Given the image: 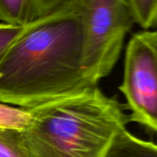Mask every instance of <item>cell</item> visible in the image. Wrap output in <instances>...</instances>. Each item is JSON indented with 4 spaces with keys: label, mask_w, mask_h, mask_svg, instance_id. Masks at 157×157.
Returning <instances> with one entry per match:
<instances>
[{
    "label": "cell",
    "mask_w": 157,
    "mask_h": 157,
    "mask_svg": "<svg viewBox=\"0 0 157 157\" xmlns=\"http://www.w3.org/2000/svg\"><path fill=\"white\" fill-rule=\"evenodd\" d=\"M82 14L68 0L24 26L0 61V103L29 108L91 86Z\"/></svg>",
    "instance_id": "cell-1"
},
{
    "label": "cell",
    "mask_w": 157,
    "mask_h": 157,
    "mask_svg": "<svg viewBox=\"0 0 157 157\" xmlns=\"http://www.w3.org/2000/svg\"><path fill=\"white\" fill-rule=\"evenodd\" d=\"M22 132L30 157H104L128 115L97 86L26 108Z\"/></svg>",
    "instance_id": "cell-2"
},
{
    "label": "cell",
    "mask_w": 157,
    "mask_h": 157,
    "mask_svg": "<svg viewBox=\"0 0 157 157\" xmlns=\"http://www.w3.org/2000/svg\"><path fill=\"white\" fill-rule=\"evenodd\" d=\"M83 23L82 68L91 86H97L117 62L135 20L128 0H70Z\"/></svg>",
    "instance_id": "cell-3"
},
{
    "label": "cell",
    "mask_w": 157,
    "mask_h": 157,
    "mask_svg": "<svg viewBox=\"0 0 157 157\" xmlns=\"http://www.w3.org/2000/svg\"><path fill=\"white\" fill-rule=\"evenodd\" d=\"M119 90L130 111L129 122L157 133V31L144 30L131 36Z\"/></svg>",
    "instance_id": "cell-4"
},
{
    "label": "cell",
    "mask_w": 157,
    "mask_h": 157,
    "mask_svg": "<svg viewBox=\"0 0 157 157\" xmlns=\"http://www.w3.org/2000/svg\"><path fill=\"white\" fill-rule=\"evenodd\" d=\"M16 107L0 103V157H30Z\"/></svg>",
    "instance_id": "cell-5"
},
{
    "label": "cell",
    "mask_w": 157,
    "mask_h": 157,
    "mask_svg": "<svg viewBox=\"0 0 157 157\" xmlns=\"http://www.w3.org/2000/svg\"><path fill=\"white\" fill-rule=\"evenodd\" d=\"M104 157H157V144L139 139L124 128L117 134Z\"/></svg>",
    "instance_id": "cell-6"
},
{
    "label": "cell",
    "mask_w": 157,
    "mask_h": 157,
    "mask_svg": "<svg viewBox=\"0 0 157 157\" xmlns=\"http://www.w3.org/2000/svg\"><path fill=\"white\" fill-rule=\"evenodd\" d=\"M36 19L34 0H0V21L3 23L24 27Z\"/></svg>",
    "instance_id": "cell-7"
},
{
    "label": "cell",
    "mask_w": 157,
    "mask_h": 157,
    "mask_svg": "<svg viewBox=\"0 0 157 157\" xmlns=\"http://www.w3.org/2000/svg\"><path fill=\"white\" fill-rule=\"evenodd\" d=\"M135 23L144 30L157 27V0H128Z\"/></svg>",
    "instance_id": "cell-8"
},
{
    "label": "cell",
    "mask_w": 157,
    "mask_h": 157,
    "mask_svg": "<svg viewBox=\"0 0 157 157\" xmlns=\"http://www.w3.org/2000/svg\"><path fill=\"white\" fill-rule=\"evenodd\" d=\"M24 27L6 23L0 24V61L7 53L10 46L21 33Z\"/></svg>",
    "instance_id": "cell-9"
},
{
    "label": "cell",
    "mask_w": 157,
    "mask_h": 157,
    "mask_svg": "<svg viewBox=\"0 0 157 157\" xmlns=\"http://www.w3.org/2000/svg\"><path fill=\"white\" fill-rule=\"evenodd\" d=\"M67 1L68 0H34L37 17L40 18L49 14L50 12L63 6Z\"/></svg>",
    "instance_id": "cell-10"
}]
</instances>
